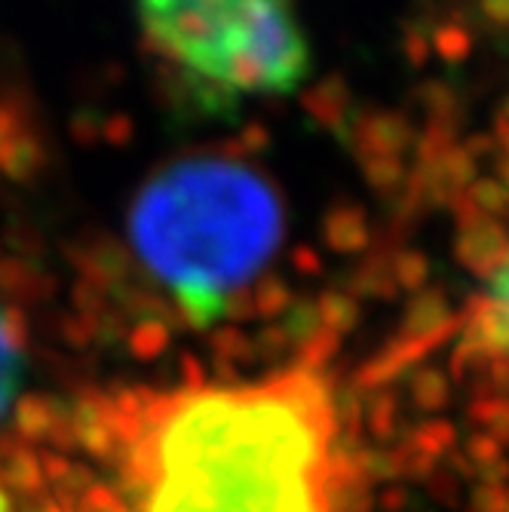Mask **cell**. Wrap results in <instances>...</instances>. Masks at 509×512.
Returning a JSON list of instances; mask_svg holds the SVG:
<instances>
[{
	"label": "cell",
	"mask_w": 509,
	"mask_h": 512,
	"mask_svg": "<svg viewBox=\"0 0 509 512\" xmlns=\"http://www.w3.org/2000/svg\"><path fill=\"white\" fill-rule=\"evenodd\" d=\"M126 230L142 267L194 322H206L273 255L283 206L255 169L194 157L138 191Z\"/></svg>",
	"instance_id": "cell-1"
},
{
	"label": "cell",
	"mask_w": 509,
	"mask_h": 512,
	"mask_svg": "<svg viewBox=\"0 0 509 512\" xmlns=\"http://www.w3.org/2000/svg\"><path fill=\"white\" fill-rule=\"evenodd\" d=\"M132 10L148 53L212 105L289 96L310 74L295 0H132Z\"/></svg>",
	"instance_id": "cell-2"
},
{
	"label": "cell",
	"mask_w": 509,
	"mask_h": 512,
	"mask_svg": "<svg viewBox=\"0 0 509 512\" xmlns=\"http://www.w3.org/2000/svg\"><path fill=\"white\" fill-rule=\"evenodd\" d=\"M488 289L473 304L470 329L464 341H470L485 359L509 356V243L488 261Z\"/></svg>",
	"instance_id": "cell-3"
},
{
	"label": "cell",
	"mask_w": 509,
	"mask_h": 512,
	"mask_svg": "<svg viewBox=\"0 0 509 512\" xmlns=\"http://www.w3.org/2000/svg\"><path fill=\"white\" fill-rule=\"evenodd\" d=\"M22 365H25V341L22 325L10 304L0 298V417L13 405L19 384H22Z\"/></svg>",
	"instance_id": "cell-4"
},
{
	"label": "cell",
	"mask_w": 509,
	"mask_h": 512,
	"mask_svg": "<svg viewBox=\"0 0 509 512\" xmlns=\"http://www.w3.org/2000/svg\"><path fill=\"white\" fill-rule=\"evenodd\" d=\"M405 445L439 460L457 445V427L448 421V417H427V421H421L408 433Z\"/></svg>",
	"instance_id": "cell-5"
},
{
	"label": "cell",
	"mask_w": 509,
	"mask_h": 512,
	"mask_svg": "<svg viewBox=\"0 0 509 512\" xmlns=\"http://www.w3.org/2000/svg\"><path fill=\"white\" fill-rule=\"evenodd\" d=\"M411 402L418 411H442L451 399V384L442 371L436 368H421L418 375L411 378Z\"/></svg>",
	"instance_id": "cell-6"
},
{
	"label": "cell",
	"mask_w": 509,
	"mask_h": 512,
	"mask_svg": "<svg viewBox=\"0 0 509 512\" xmlns=\"http://www.w3.org/2000/svg\"><path fill=\"white\" fill-rule=\"evenodd\" d=\"M365 430L368 436H375L381 442L393 439L396 430H399V405L393 396H375V399H368L365 405Z\"/></svg>",
	"instance_id": "cell-7"
},
{
	"label": "cell",
	"mask_w": 509,
	"mask_h": 512,
	"mask_svg": "<svg viewBox=\"0 0 509 512\" xmlns=\"http://www.w3.org/2000/svg\"><path fill=\"white\" fill-rule=\"evenodd\" d=\"M503 445L488 433V430H476L467 442H464V457H467V463H470V470L479 476L482 470H488L491 463H497L500 457H503Z\"/></svg>",
	"instance_id": "cell-8"
},
{
	"label": "cell",
	"mask_w": 509,
	"mask_h": 512,
	"mask_svg": "<svg viewBox=\"0 0 509 512\" xmlns=\"http://www.w3.org/2000/svg\"><path fill=\"white\" fill-rule=\"evenodd\" d=\"M506 488L494 482H479L470 491V509L473 512H506Z\"/></svg>",
	"instance_id": "cell-9"
},
{
	"label": "cell",
	"mask_w": 509,
	"mask_h": 512,
	"mask_svg": "<svg viewBox=\"0 0 509 512\" xmlns=\"http://www.w3.org/2000/svg\"><path fill=\"white\" fill-rule=\"evenodd\" d=\"M405 503H408V494H405V488L396 485V482H387V485L381 488V494H378V506L387 509V512H399V509H405Z\"/></svg>",
	"instance_id": "cell-10"
},
{
	"label": "cell",
	"mask_w": 509,
	"mask_h": 512,
	"mask_svg": "<svg viewBox=\"0 0 509 512\" xmlns=\"http://www.w3.org/2000/svg\"><path fill=\"white\" fill-rule=\"evenodd\" d=\"M488 433H491V436H494V439H497V442H500L503 448L509 445V408L503 411V417H500V421H497V424H494V427H491Z\"/></svg>",
	"instance_id": "cell-11"
},
{
	"label": "cell",
	"mask_w": 509,
	"mask_h": 512,
	"mask_svg": "<svg viewBox=\"0 0 509 512\" xmlns=\"http://www.w3.org/2000/svg\"><path fill=\"white\" fill-rule=\"evenodd\" d=\"M506 512H509V488H506Z\"/></svg>",
	"instance_id": "cell-12"
}]
</instances>
